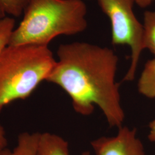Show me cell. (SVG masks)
I'll list each match as a JSON object with an SVG mask.
<instances>
[{
	"label": "cell",
	"instance_id": "obj_1",
	"mask_svg": "<svg viewBox=\"0 0 155 155\" xmlns=\"http://www.w3.org/2000/svg\"><path fill=\"white\" fill-rule=\"evenodd\" d=\"M46 81L61 87L72 100L74 109L89 116L98 106L110 127H122L125 114L119 84L116 82L118 59L107 47L83 42L60 45Z\"/></svg>",
	"mask_w": 155,
	"mask_h": 155
},
{
	"label": "cell",
	"instance_id": "obj_2",
	"mask_svg": "<svg viewBox=\"0 0 155 155\" xmlns=\"http://www.w3.org/2000/svg\"><path fill=\"white\" fill-rule=\"evenodd\" d=\"M82 0H29L9 45L48 46L60 35H73L87 27Z\"/></svg>",
	"mask_w": 155,
	"mask_h": 155
},
{
	"label": "cell",
	"instance_id": "obj_3",
	"mask_svg": "<svg viewBox=\"0 0 155 155\" xmlns=\"http://www.w3.org/2000/svg\"><path fill=\"white\" fill-rule=\"evenodd\" d=\"M48 46L8 45L0 52V112L6 106L28 98L55 65Z\"/></svg>",
	"mask_w": 155,
	"mask_h": 155
},
{
	"label": "cell",
	"instance_id": "obj_4",
	"mask_svg": "<svg viewBox=\"0 0 155 155\" xmlns=\"http://www.w3.org/2000/svg\"><path fill=\"white\" fill-rule=\"evenodd\" d=\"M101 10L110 20L111 43L129 45L132 50L131 63L124 81L134 79L142 51L143 25L133 11L134 0H98Z\"/></svg>",
	"mask_w": 155,
	"mask_h": 155
},
{
	"label": "cell",
	"instance_id": "obj_5",
	"mask_svg": "<svg viewBox=\"0 0 155 155\" xmlns=\"http://www.w3.org/2000/svg\"><path fill=\"white\" fill-rule=\"evenodd\" d=\"M95 155H146L136 129L119 127L114 137H102L91 143Z\"/></svg>",
	"mask_w": 155,
	"mask_h": 155
},
{
	"label": "cell",
	"instance_id": "obj_6",
	"mask_svg": "<svg viewBox=\"0 0 155 155\" xmlns=\"http://www.w3.org/2000/svg\"><path fill=\"white\" fill-rule=\"evenodd\" d=\"M37 155H70L68 143L56 134L40 133ZM82 155H90V153L86 151Z\"/></svg>",
	"mask_w": 155,
	"mask_h": 155
},
{
	"label": "cell",
	"instance_id": "obj_7",
	"mask_svg": "<svg viewBox=\"0 0 155 155\" xmlns=\"http://www.w3.org/2000/svg\"><path fill=\"white\" fill-rule=\"evenodd\" d=\"M40 133L22 132L17 137L16 146L10 150L8 148L0 151V155H37Z\"/></svg>",
	"mask_w": 155,
	"mask_h": 155
},
{
	"label": "cell",
	"instance_id": "obj_8",
	"mask_svg": "<svg viewBox=\"0 0 155 155\" xmlns=\"http://www.w3.org/2000/svg\"><path fill=\"white\" fill-rule=\"evenodd\" d=\"M140 94L149 98H155V59L147 61L138 82Z\"/></svg>",
	"mask_w": 155,
	"mask_h": 155
},
{
	"label": "cell",
	"instance_id": "obj_9",
	"mask_svg": "<svg viewBox=\"0 0 155 155\" xmlns=\"http://www.w3.org/2000/svg\"><path fill=\"white\" fill-rule=\"evenodd\" d=\"M143 43L144 49H148L155 56V11L145 12Z\"/></svg>",
	"mask_w": 155,
	"mask_h": 155
},
{
	"label": "cell",
	"instance_id": "obj_10",
	"mask_svg": "<svg viewBox=\"0 0 155 155\" xmlns=\"http://www.w3.org/2000/svg\"><path fill=\"white\" fill-rule=\"evenodd\" d=\"M15 29V20L12 17L0 18V52L9 45Z\"/></svg>",
	"mask_w": 155,
	"mask_h": 155
},
{
	"label": "cell",
	"instance_id": "obj_11",
	"mask_svg": "<svg viewBox=\"0 0 155 155\" xmlns=\"http://www.w3.org/2000/svg\"><path fill=\"white\" fill-rule=\"evenodd\" d=\"M29 0H0V8L5 15L18 17L24 13Z\"/></svg>",
	"mask_w": 155,
	"mask_h": 155
},
{
	"label": "cell",
	"instance_id": "obj_12",
	"mask_svg": "<svg viewBox=\"0 0 155 155\" xmlns=\"http://www.w3.org/2000/svg\"><path fill=\"white\" fill-rule=\"evenodd\" d=\"M8 145V140L4 127L0 124V151L6 148Z\"/></svg>",
	"mask_w": 155,
	"mask_h": 155
},
{
	"label": "cell",
	"instance_id": "obj_13",
	"mask_svg": "<svg viewBox=\"0 0 155 155\" xmlns=\"http://www.w3.org/2000/svg\"><path fill=\"white\" fill-rule=\"evenodd\" d=\"M149 127L150 132L148 134V139L150 141L155 143V120L150 122Z\"/></svg>",
	"mask_w": 155,
	"mask_h": 155
},
{
	"label": "cell",
	"instance_id": "obj_14",
	"mask_svg": "<svg viewBox=\"0 0 155 155\" xmlns=\"http://www.w3.org/2000/svg\"><path fill=\"white\" fill-rule=\"evenodd\" d=\"M155 0H134V2L141 8H145L150 5Z\"/></svg>",
	"mask_w": 155,
	"mask_h": 155
},
{
	"label": "cell",
	"instance_id": "obj_15",
	"mask_svg": "<svg viewBox=\"0 0 155 155\" xmlns=\"http://www.w3.org/2000/svg\"><path fill=\"white\" fill-rule=\"evenodd\" d=\"M6 16V15L3 12V11L1 9V8H0V18H3V17H4Z\"/></svg>",
	"mask_w": 155,
	"mask_h": 155
}]
</instances>
